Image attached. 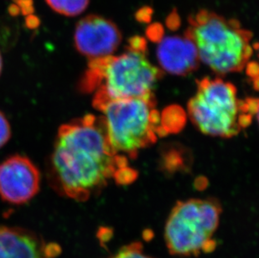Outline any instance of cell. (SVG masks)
Returning a JSON list of instances; mask_svg holds the SVG:
<instances>
[{"label": "cell", "mask_w": 259, "mask_h": 258, "mask_svg": "<svg viewBox=\"0 0 259 258\" xmlns=\"http://www.w3.org/2000/svg\"><path fill=\"white\" fill-rule=\"evenodd\" d=\"M11 134L10 122L6 116L0 111V149L10 141Z\"/></svg>", "instance_id": "13"}, {"label": "cell", "mask_w": 259, "mask_h": 258, "mask_svg": "<svg viewBox=\"0 0 259 258\" xmlns=\"http://www.w3.org/2000/svg\"><path fill=\"white\" fill-rule=\"evenodd\" d=\"M222 207L212 199L179 201L167 218L164 241L169 253L190 257L215 248V235L220 224Z\"/></svg>", "instance_id": "6"}, {"label": "cell", "mask_w": 259, "mask_h": 258, "mask_svg": "<svg viewBox=\"0 0 259 258\" xmlns=\"http://www.w3.org/2000/svg\"><path fill=\"white\" fill-rule=\"evenodd\" d=\"M157 56L162 68L174 75H186L198 65L196 47L186 34L164 37L159 41Z\"/></svg>", "instance_id": "10"}, {"label": "cell", "mask_w": 259, "mask_h": 258, "mask_svg": "<svg viewBox=\"0 0 259 258\" xmlns=\"http://www.w3.org/2000/svg\"><path fill=\"white\" fill-rule=\"evenodd\" d=\"M3 70V59L2 56H1V54H0V75H1V72H2Z\"/></svg>", "instance_id": "17"}, {"label": "cell", "mask_w": 259, "mask_h": 258, "mask_svg": "<svg viewBox=\"0 0 259 258\" xmlns=\"http://www.w3.org/2000/svg\"><path fill=\"white\" fill-rule=\"evenodd\" d=\"M57 253L58 246L46 243L35 232L0 227V258H52Z\"/></svg>", "instance_id": "9"}, {"label": "cell", "mask_w": 259, "mask_h": 258, "mask_svg": "<svg viewBox=\"0 0 259 258\" xmlns=\"http://www.w3.org/2000/svg\"><path fill=\"white\" fill-rule=\"evenodd\" d=\"M109 258H155L147 253L140 242L127 244L118 249Z\"/></svg>", "instance_id": "12"}, {"label": "cell", "mask_w": 259, "mask_h": 258, "mask_svg": "<svg viewBox=\"0 0 259 258\" xmlns=\"http://www.w3.org/2000/svg\"><path fill=\"white\" fill-rule=\"evenodd\" d=\"M124 168L125 158L109 144L100 117L87 115L59 127L49 170L61 195L85 201Z\"/></svg>", "instance_id": "1"}, {"label": "cell", "mask_w": 259, "mask_h": 258, "mask_svg": "<svg viewBox=\"0 0 259 258\" xmlns=\"http://www.w3.org/2000/svg\"><path fill=\"white\" fill-rule=\"evenodd\" d=\"M41 176L29 158L13 155L0 163V197L12 205L29 202L39 192Z\"/></svg>", "instance_id": "7"}, {"label": "cell", "mask_w": 259, "mask_h": 258, "mask_svg": "<svg viewBox=\"0 0 259 258\" xmlns=\"http://www.w3.org/2000/svg\"><path fill=\"white\" fill-rule=\"evenodd\" d=\"M122 41L114 23L98 15H88L76 26L74 43L76 50L90 61L113 56Z\"/></svg>", "instance_id": "8"}, {"label": "cell", "mask_w": 259, "mask_h": 258, "mask_svg": "<svg viewBox=\"0 0 259 258\" xmlns=\"http://www.w3.org/2000/svg\"><path fill=\"white\" fill-rule=\"evenodd\" d=\"M27 22L28 24H29V27H33L34 25V26H37V25H38V19L34 17V20H32V16H30V17L28 19Z\"/></svg>", "instance_id": "16"}, {"label": "cell", "mask_w": 259, "mask_h": 258, "mask_svg": "<svg viewBox=\"0 0 259 258\" xmlns=\"http://www.w3.org/2000/svg\"><path fill=\"white\" fill-rule=\"evenodd\" d=\"M52 10L66 16H76L83 12L90 0H46Z\"/></svg>", "instance_id": "11"}, {"label": "cell", "mask_w": 259, "mask_h": 258, "mask_svg": "<svg viewBox=\"0 0 259 258\" xmlns=\"http://www.w3.org/2000/svg\"><path fill=\"white\" fill-rule=\"evenodd\" d=\"M17 6L25 15H30L33 11L31 0H17Z\"/></svg>", "instance_id": "14"}, {"label": "cell", "mask_w": 259, "mask_h": 258, "mask_svg": "<svg viewBox=\"0 0 259 258\" xmlns=\"http://www.w3.org/2000/svg\"><path fill=\"white\" fill-rule=\"evenodd\" d=\"M152 10L149 8H144L140 10L137 14L138 20L140 21H148L151 19Z\"/></svg>", "instance_id": "15"}, {"label": "cell", "mask_w": 259, "mask_h": 258, "mask_svg": "<svg viewBox=\"0 0 259 258\" xmlns=\"http://www.w3.org/2000/svg\"><path fill=\"white\" fill-rule=\"evenodd\" d=\"M186 34L195 45L199 61L220 75L242 71L253 54L251 32L237 20L207 10L189 18Z\"/></svg>", "instance_id": "3"}, {"label": "cell", "mask_w": 259, "mask_h": 258, "mask_svg": "<svg viewBox=\"0 0 259 258\" xmlns=\"http://www.w3.org/2000/svg\"><path fill=\"white\" fill-rule=\"evenodd\" d=\"M93 106L101 112L108 141L117 154L134 158L156 141L159 117L154 98L106 101Z\"/></svg>", "instance_id": "5"}, {"label": "cell", "mask_w": 259, "mask_h": 258, "mask_svg": "<svg viewBox=\"0 0 259 258\" xmlns=\"http://www.w3.org/2000/svg\"><path fill=\"white\" fill-rule=\"evenodd\" d=\"M161 76V70L147 57L145 40L135 37L124 53L90 61L81 89L94 93L93 105L106 101L151 98Z\"/></svg>", "instance_id": "2"}, {"label": "cell", "mask_w": 259, "mask_h": 258, "mask_svg": "<svg viewBox=\"0 0 259 258\" xmlns=\"http://www.w3.org/2000/svg\"><path fill=\"white\" fill-rule=\"evenodd\" d=\"M256 103L244 102L232 83L221 78H204L188 103L191 122L203 134L219 138L237 136L257 112Z\"/></svg>", "instance_id": "4"}]
</instances>
